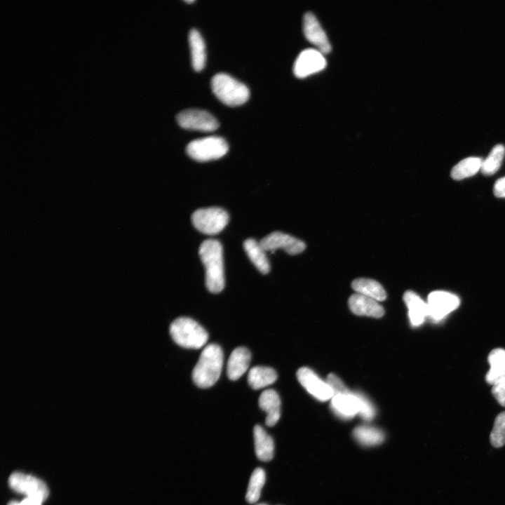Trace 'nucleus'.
Listing matches in <instances>:
<instances>
[{
    "label": "nucleus",
    "instance_id": "f257e3e1",
    "mask_svg": "<svg viewBox=\"0 0 505 505\" xmlns=\"http://www.w3.org/2000/svg\"><path fill=\"white\" fill-rule=\"evenodd\" d=\"M198 255L206 271V285L213 293L220 292L224 287L223 250L220 241L207 239L200 245Z\"/></svg>",
    "mask_w": 505,
    "mask_h": 505
},
{
    "label": "nucleus",
    "instance_id": "a211bd4d",
    "mask_svg": "<svg viewBox=\"0 0 505 505\" xmlns=\"http://www.w3.org/2000/svg\"><path fill=\"white\" fill-rule=\"evenodd\" d=\"M403 300L408 309V316L412 326H419L428 316V306L417 293L408 290L403 295Z\"/></svg>",
    "mask_w": 505,
    "mask_h": 505
},
{
    "label": "nucleus",
    "instance_id": "cd10ccee",
    "mask_svg": "<svg viewBox=\"0 0 505 505\" xmlns=\"http://www.w3.org/2000/svg\"><path fill=\"white\" fill-rule=\"evenodd\" d=\"M266 479L265 471L262 468H256L252 473L245 499L250 504L257 501L260 497L261 490Z\"/></svg>",
    "mask_w": 505,
    "mask_h": 505
},
{
    "label": "nucleus",
    "instance_id": "1a4fd4ad",
    "mask_svg": "<svg viewBox=\"0 0 505 505\" xmlns=\"http://www.w3.org/2000/svg\"><path fill=\"white\" fill-rule=\"evenodd\" d=\"M10 487L16 492L27 497H36L46 500L48 496V490L46 484L40 479L20 472L12 473L8 478Z\"/></svg>",
    "mask_w": 505,
    "mask_h": 505
},
{
    "label": "nucleus",
    "instance_id": "393cba45",
    "mask_svg": "<svg viewBox=\"0 0 505 505\" xmlns=\"http://www.w3.org/2000/svg\"><path fill=\"white\" fill-rule=\"evenodd\" d=\"M483 159L480 157L470 156L462 159L451 170V177L459 180L474 175L480 170Z\"/></svg>",
    "mask_w": 505,
    "mask_h": 505
},
{
    "label": "nucleus",
    "instance_id": "9b49d317",
    "mask_svg": "<svg viewBox=\"0 0 505 505\" xmlns=\"http://www.w3.org/2000/svg\"><path fill=\"white\" fill-rule=\"evenodd\" d=\"M297 377L302 386L318 400L325 401L333 397V392L328 383L310 368H299L297 372Z\"/></svg>",
    "mask_w": 505,
    "mask_h": 505
},
{
    "label": "nucleus",
    "instance_id": "4be33fe9",
    "mask_svg": "<svg viewBox=\"0 0 505 505\" xmlns=\"http://www.w3.org/2000/svg\"><path fill=\"white\" fill-rule=\"evenodd\" d=\"M189 42L191 49L192 67L196 72L203 69L206 64V46L203 37L196 29L190 30Z\"/></svg>",
    "mask_w": 505,
    "mask_h": 505
},
{
    "label": "nucleus",
    "instance_id": "4468645a",
    "mask_svg": "<svg viewBox=\"0 0 505 505\" xmlns=\"http://www.w3.org/2000/svg\"><path fill=\"white\" fill-rule=\"evenodd\" d=\"M348 303L351 311L358 316L381 318L384 314L383 307L377 300L358 293L352 295Z\"/></svg>",
    "mask_w": 505,
    "mask_h": 505
},
{
    "label": "nucleus",
    "instance_id": "c756f323",
    "mask_svg": "<svg viewBox=\"0 0 505 505\" xmlns=\"http://www.w3.org/2000/svg\"><path fill=\"white\" fill-rule=\"evenodd\" d=\"M360 402L359 415L365 421L372 420L375 416V410L370 401L363 394L356 393Z\"/></svg>",
    "mask_w": 505,
    "mask_h": 505
},
{
    "label": "nucleus",
    "instance_id": "39448f33",
    "mask_svg": "<svg viewBox=\"0 0 505 505\" xmlns=\"http://www.w3.org/2000/svg\"><path fill=\"white\" fill-rule=\"evenodd\" d=\"M225 140L218 136H210L194 140L186 148L187 154L197 161H208L220 159L228 152Z\"/></svg>",
    "mask_w": 505,
    "mask_h": 505
},
{
    "label": "nucleus",
    "instance_id": "c9c22d12",
    "mask_svg": "<svg viewBox=\"0 0 505 505\" xmlns=\"http://www.w3.org/2000/svg\"><path fill=\"white\" fill-rule=\"evenodd\" d=\"M184 1L186 3L191 4V3H193L194 1V0H184Z\"/></svg>",
    "mask_w": 505,
    "mask_h": 505
},
{
    "label": "nucleus",
    "instance_id": "6ab92c4d",
    "mask_svg": "<svg viewBox=\"0 0 505 505\" xmlns=\"http://www.w3.org/2000/svg\"><path fill=\"white\" fill-rule=\"evenodd\" d=\"M255 452L257 457L264 462L270 461L274 453V442L273 438L260 425L253 429Z\"/></svg>",
    "mask_w": 505,
    "mask_h": 505
},
{
    "label": "nucleus",
    "instance_id": "20e7f679",
    "mask_svg": "<svg viewBox=\"0 0 505 505\" xmlns=\"http://www.w3.org/2000/svg\"><path fill=\"white\" fill-rule=\"evenodd\" d=\"M211 87L215 96L228 106L241 105L250 96L249 89L244 83L225 73L216 74L211 80Z\"/></svg>",
    "mask_w": 505,
    "mask_h": 505
},
{
    "label": "nucleus",
    "instance_id": "a878e982",
    "mask_svg": "<svg viewBox=\"0 0 505 505\" xmlns=\"http://www.w3.org/2000/svg\"><path fill=\"white\" fill-rule=\"evenodd\" d=\"M354 438L364 446H373L382 443L384 433L379 429L370 426H358L354 429Z\"/></svg>",
    "mask_w": 505,
    "mask_h": 505
},
{
    "label": "nucleus",
    "instance_id": "412c9836",
    "mask_svg": "<svg viewBox=\"0 0 505 505\" xmlns=\"http://www.w3.org/2000/svg\"><path fill=\"white\" fill-rule=\"evenodd\" d=\"M487 360L490 368L485 375V380L493 385L505 378V350L501 348L493 349L489 354Z\"/></svg>",
    "mask_w": 505,
    "mask_h": 505
},
{
    "label": "nucleus",
    "instance_id": "2f4dec72",
    "mask_svg": "<svg viewBox=\"0 0 505 505\" xmlns=\"http://www.w3.org/2000/svg\"><path fill=\"white\" fill-rule=\"evenodd\" d=\"M492 393L497 402L505 407V378L492 385Z\"/></svg>",
    "mask_w": 505,
    "mask_h": 505
},
{
    "label": "nucleus",
    "instance_id": "473e14b6",
    "mask_svg": "<svg viewBox=\"0 0 505 505\" xmlns=\"http://www.w3.org/2000/svg\"><path fill=\"white\" fill-rule=\"evenodd\" d=\"M493 192L497 197L505 198V177L498 179L495 182Z\"/></svg>",
    "mask_w": 505,
    "mask_h": 505
},
{
    "label": "nucleus",
    "instance_id": "72a5a7b5",
    "mask_svg": "<svg viewBox=\"0 0 505 505\" xmlns=\"http://www.w3.org/2000/svg\"><path fill=\"white\" fill-rule=\"evenodd\" d=\"M42 499L36 497H26L21 502V505H41Z\"/></svg>",
    "mask_w": 505,
    "mask_h": 505
},
{
    "label": "nucleus",
    "instance_id": "f3484780",
    "mask_svg": "<svg viewBox=\"0 0 505 505\" xmlns=\"http://www.w3.org/2000/svg\"><path fill=\"white\" fill-rule=\"evenodd\" d=\"M260 408L267 412L265 423L268 426H274L281 417V399L274 389L264 391L259 398Z\"/></svg>",
    "mask_w": 505,
    "mask_h": 505
},
{
    "label": "nucleus",
    "instance_id": "7c9ffc66",
    "mask_svg": "<svg viewBox=\"0 0 505 505\" xmlns=\"http://www.w3.org/2000/svg\"><path fill=\"white\" fill-rule=\"evenodd\" d=\"M326 382L332 389L333 396L338 394H350L352 393L343 382L332 373L328 375Z\"/></svg>",
    "mask_w": 505,
    "mask_h": 505
},
{
    "label": "nucleus",
    "instance_id": "2eb2a0df",
    "mask_svg": "<svg viewBox=\"0 0 505 505\" xmlns=\"http://www.w3.org/2000/svg\"><path fill=\"white\" fill-rule=\"evenodd\" d=\"M251 355L249 350L243 346L236 348L231 354L227 365V374L231 380H237L248 370Z\"/></svg>",
    "mask_w": 505,
    "mask_h": 505
},
{
    "label": "nucleus",
    "instance_id": "423d86ee",
    "mask_svg": "<svg viewBox=\"0 0 505 505\" xmlns=\"http://www.w3.org/2000/svg\"><path fill=\"white\" fill-rule=\"evenodd\" d=\"M229 218L227 212L218 207L200 208L191 215V222L194 227L207 235L220 233L227 224Z\"/></svg>",
    "mask_w": 505,
    "mask_h": 505
},
{
    "label": "nucleus",
    "instance_id": "b1692460",
    "mask_svg": "<svg viewBox=\"0 0 505 505\" xmlns=\"http://www.w3.org/2000/svg\"><path fill=\"white\" fill-rule=\"evenodd\" d=\"M277 379L276 372L271 368L255 366L248 375V382L253 389H260L274 383Z\"/></svg>",
    "mask_w": 505,
    "mask_h": 505
},
{
    "label": "nucleus",
    "instance_id": "dca6fc26",
    "mask_svg": "<svg viewBox=\"0 0 505 505\" xmlns=\"http://www.w3.org/2000/svg\"><path fill=\"white\" fill-rule=\"evenodd\" d=\"M331 408L343 419H350L359 413L360 402L356 393L338 394L331 398Z\"/></svg>",
    "mask_w": 505,
    "mask_h": 505
},
{
    "label": "nucleus",
    "instance_id": "aec40b11",
    "mask_svg": "<svg viewBox=\"0 0 505 505\" xmlns=\"http://www.w3.org/2000/svg\"><path fill=\"white\" fill-rule=\"evenodd\" d=\"M243 248L252 263L262 274H266L269 272V262L266 251L262 248L260 242L252 238H248L244 241Z\"/></svg>",
    "mask_w": 505,
    "mask_h": 505
},
{
    "label": "nucleus",
    "instance_id": "f704fd0d",
    "mask_svg": "<svg viewBox=\"0 0 505 505\" xmlns=\"http://www.w3.org/2000/svg\"><path fill=\"white\" fill-rule=\"evenodd\" d=\"M8 505H21L20 503L12 501L8 504Z\"/></svg>",
    "mask_w": 505,
    "mask_h": 505
},
{
    "label": "nucleus",
    "instance_id": "e433bc0d",
    "mask_svg": "<svg viewBox=\"0 0 505 505\" xmlns=\"http://www.w3.org/2000/svg\"><path fill=\"white\" fill-rule=\"evenodd\" d=\"M256 505H268V504H264V503H260V504H256Z\"/></svg>",
    "mask_w": 505,
    "mask_h": 505
},
{
    "label": "nucleus",
    "instance_id": "9d476101",
    "mask_svg": "<svg viewBox=\"0 0 505 505\" xmlns=\"http://www.w3.org/2000/svg\"><path fill=\"white\" fill-rule=\"evenodd\" d=\"M262 248L273 253L277 249H283L288 254L294 255L303 252L306 248L304 241L281 231H274L260 241Z\"/></svg>",
    "mask_w": 505,
    "mask_h": 505
},
{
    "label": "nucleus",
    "instance_id": "c85d7f7f",
    "mask_svg": "<svg viewBox=\"0 0 505 505\" xmlns=\"http://www.w3.org/2000/svg\"><path fill=\"white\" fill-rule=\"evenodd\" d=\"M490 439L494 447H501L505 444V412L496 417Z\"/></svg>",
    "mask_w": 505,
    "mask_h": 505
},
{
    "label": "nucleus",
    "instance_id": "f03ea898",
    "mask_svg": "<svg viewBox=\"0 0 505 505\" xmlns=\"http://www.w3.org/2000/svg\"><path fill=\"white\" fill-rule=\"evenodd\" d=\"M223 365V352L217 344H209L201 353L192 371V379L200 388H208L218 380Z\"/></svg>",
    "mask_w": 505,
    "mask_h": 505
},
{
    "label": "nucleus",
    "instance_id": "6e6552de",
    "mask_svg": "<svg viewBox=\"0 0 505 505\" xmlns=\"http://www.w3.org/2000/svg\"><path fill=\"white\" fill-rule=\"evenodd\" d=\"M178 124L183 128L210 132L219 127L217 119L209 112L198 109H188L178 113Z\"/></svg>",
    "mask_w": 505,
    "mask_h": 505
},
{
    "label": "nucleus",
    "instance_id": "bb28decb",
    "mask_svg": "<svg viewBox=\"0 0 505 505\" xmlns=\"http://www.w3.org/2000/svg\"><path fill=\"white\" fill-rule=\"evenodd\" d=\"M505 155V147L498 144L493 147L490 154L483 159L480 171L485 175L494 174L500 168Z\"/></svg>",
    "mask_w": 505,
    "mask_h": 505
},
{
    "label": "nucleus",
    "instance_id": "f8f14e48",
    "mask_svg": "<svg viewBox=\"0 0 505 505\" xmlns=\"http://www.w3.org/2000/svg\"><path fill=\"white\" fill-rule=\"evenodd\" d=\"M325 65L326 60L321 50L307 48L297 57L293 72L296 76L302 78L323 69Z\"/></svg>",
    "mask_w": 505,
    "mask_h": 505
},
{
    "label": "nucleus",
    "instance_id": "5701e85b",
    "mask_svg": "<svg viewBox=\"0 0 505 505\" xmlns=\"http://www.w3.org/2000/svg\"><path fill=\"white\" fill-rule=\"evenodd\" d=\"M352 288L357 293L372 298L377 302L384 301L386 293L377 281L366 278H356L351 283Z\"/></svg>",
    "mask_w": 505,
    "mask_h": 505
},
{
    "label": "nucleus",
    "instance_id": "ddd939ff",
    "mask_svg": "<svg viewBox=\"0 0 505 505\" xmlns=\"http://www.w3.org/2000/svg\"><path fill=\"white\" fill-rule=\"evenodd\" d=\"M303 31L306 38L316 45L322 53H328L331 49L328 38L315 15L307 12L303 18Z\"/></svg>",
    "mask_w": 505,
    "mask_h": 505
},
{
    "label": "nucleus",
    "instance_id": "7ed1b4c3",
    "mask_svg": "<svg viewBox=\"0 0 505 505\" xmlns=\"http://www.w3.org/2000/svg\"><path fill=\"white\" fill-rule=\"evenodd\" d=\"M170 335L180 346L187 349H200L208 339L206 330L196 321L188 317H180L170 325Z\"/></svg>",
    "mask_w": 505,
    "mask_h": 505
},
{
    "label": "nucleus",
    "instance_id": "0eeeda50",
    "mask_svg": "<svg viewBox=\"0 0 505 505\" xmlns=\"http://www.w3.org/2000/svg\"><path fill=\"white\" fill-rule=\"evenodd\" d=\"M459 304V298L453 293L443 290L433 291L428 296L427 317L437 323L455 310Z\"/></svg>",
    "mask_w": 505,
    "mask_h": 505
}]
</instances>
